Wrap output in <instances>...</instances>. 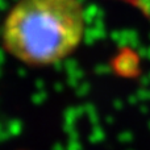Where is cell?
I'll use <instances>...</instances> for the list:
<instances>
[{"mask_svg":"<svg viewBox=\"0 0 150 150\" xmlns=\"http://www.w3.org/2000/svg\"><path fill=\"white\" fill-rule=\"evenodd\" d=\"M84 24L79 0H17L3 23V46L24 65L50 66L79 47Z\"/></svg>","mask_w":150,"mask_h":150,"instance_id":"cell-1","label":"cell"},{"mask_svg":"<svg viewBox=\"0 0 150 150\" xmlns=\"http://www.w3.org/2000/svg\"><path fill=\"white\" fill-rule=\"evenodd\" d=\"M116 1L124 3V4L132 7L138 13H141L146 20L150 21V0H116Z\"/></svg>","mask_w":150,"mask_h":150,"instance_id":"cell-2","label":"cell"}]
</instances>
